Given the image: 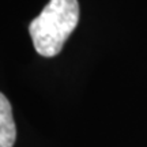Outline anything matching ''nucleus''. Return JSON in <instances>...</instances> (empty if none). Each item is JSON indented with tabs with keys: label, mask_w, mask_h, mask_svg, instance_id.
I'll return each mask as SVG.
<instances>
[{
	"label": "nucleus",
	"mask_w": 147,
	"mask_h": 147,
	"mask_svg": "<svg viewBox=\"0 0 147 147\" xmlns=\"http://www.w3.org/2000/svg\"><path fill=\"white\" fill-rule=\"evenodd\" d=\"M16 139V127L12 117L10 101L0 93V147H14Z\"/></svg>",
	"instance_id": "obj_2"
},
{
	"label": "nucleus",
	"mask_w": 147,
	"mask_h": 147,
	"mask_svg": "<svg viewBox=\"0 0 147 147\" xmlns=\"http://www.w3.org/2000/svg\"><path fill=\"white\" fill-rule=\"evenodd\" d=\"M78 22V0H51L29 26L37 53L44 57L59 55Z\"/></svg>",
	"instance_id": "obj_1"
}]
</instances>
